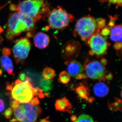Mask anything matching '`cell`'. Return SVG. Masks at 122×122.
Wrapping results in <instances>:
<instances>
[{
	"label": "cell",
	"instance_id": "cell-38",
	"mask_svg": "<svg viewBox=\"0 0 122 122\" xmlns=\"http://www.w3.org/2000/svg\"><path fill=\"white\" fill-rule=\"evenodd\" d=\"M6 95L9 96V98L10 99V100H13L12 97V95H11V93L10 92H8L6 93Z\"/></svg>",
	"mask_w": 122,
	"mask_h": 122
},
{
	"label": "cell",
	"instance_id": "cell-1",
	"mask_svg": "<svg viewBox=\"0 0 122 122\" xmlns=\"http://www.w3.org/2000/svg\"><path fill=\"white\" fill-rule=\"evenodd\" d=\"M36 22L32 18L20 12L10 14L7 24L6 38L11 41L14 37L26 31L28 32V36H31L32 32L35 30Z\"/></svg>",
	"mask_w": 122,
	"mask_h": 122
},
{
	"label": "cell",
	"instance_id": "cell-11",
	"mask_svg": "<svg viewBox=\"0 0 122 122\" xmlns=\"http://www.w3.org/2000/svg\"><path fill=\"white\" fill-rule=\"evenodd\" d=\"M35 46L39 49L46 48L49 44L50 39L47 34L42 32L37 33L34 37Z\"/></svg>",
	"mask_w": 122,
	"mask_h": 122
},
{
	"label": "cell",
	"instance_id": "cell-3",
	"mask_svg": "<svg viewBox=\"0 0 122 122\" xmlns=\"http://www.w3.org/2000/svg\"><path fill=\"white\" fill-rule=\"evenodd\" d=\"M31 82L27 76L24 81L18 79L15 81L11 93L13 99L20 103H25L29 102L34 96L37 95L39 92L33 87Z\"/></svg>",
	"mask_w": 122,
	"mask_h": 122
},
{
	"label": "cell",
	"instance_id": "cell-5",
	"mask_svg": "<svg viewBox=\"0 0 122 122\" xmlns=\"http://www.w3.org/2000/svg\"><path fill=\"white\" fill-rule=\"evenodd\" d=\"M47 17L49 27L59 30L65 28L74 19L73 15L60 6L50 11Z\"/></svg>",
	"mask_w": 122,
	"mask_h": 122
},
{
	"label": "cell",
	"instance_id": "cell-36",
	"mask_svg": "<svg viewBox=\"0 0 122 122\" xmlns=\"http://www.w3.org/2000/svg\"><path fill=\"white\" fill-rule=\"evenodd\" d=\"M100 62H101L100 63H101V64L103 66H104L106 65L107 63V61L105 58H103L101 59Z\"/></svg>",
	"mask_w": 122,
	"mask_h": 122
},
{
	"label": "cell",
	"instance_id": "cell-8",
	"mask_svg": "<svg viewBox=\"0 0 122 122\" xmlns=\"http://www.w3.org/2000/svg\"><path fill=\"white\" fill-rule=\"evenodd\" d=\"M31 49V44L27 37L17 39L14 46V56L17 63H22L28 56Z\"/></svg>",
	"mask_w": 122,
	"mask_h": 122
},
{
	"label": "cell",
	"instance_id": "cell-37",
	"mask_svg": "<svg viewBox=\"0 0 122 122\" xmlns=\"http://www.w3.org/2000/svg\"><path fill=\"white\" fill-rule=\"evenodd\" d=\"M71 119L72 122H75L77 121V118L76 115H73L71 117Z\"/></svg>",
	"mask_w": 122,
	"mask_h": 122
},
{
	"label": "cell",
	"instance_id": "cell-15",
	"mask_svg": "<svg viewBox=\"0 0 122 122\" xmlns=\"http://www.w3.org/2000/svg\"><path fill=\"white\" fill-rule=\"evenodd\" d=\"M110 38L113 41L122 42V25H115L110 30Z\"/></svg>",
	"mask_w": 122,
	"mask_h": 122
},
{
	"label": "cell",
	"instance_id": "cell-6",
	"mask_svg": "<svg viewBox=\"0 0 122 122\" xmlns=\"http://www.w3.org/2000/svg\"><path fill=\"white\" fill-rule=\"evenodd\" d=\"M39 106H34L29 102L22 103L14 110L15 118L20 122H36L42 113Z\"/></svg>",
	"mask_w": 122,
	"mask_h": 122
},
{
	"label": "cell",
	"instance_id": "cell-24",
	"mask_svg": "<svg viewBox=\"0 0 122 122\" xmlns=\"http://www.w3.org/2000/svg\"><path fill=\"white\" fill-rule=\"evenodd\" d=\"M118 16L117 15H116L115 16L113 17L112 16H109V17L110 18V21H109V24H108V26L111 29L115 26V21L117 19Z\"/></svg>",
	"mask_w": 122,
	"mask_h": 122
},
{
	"label": "cell",
	"instance_id": "cell-25",
	"mask_svg": "<svg viewBox=\"0 0 122 122\" xmlns=\"http://www.w3.org/2000/svg\"><path fill=\"white\" fill-rule=\"evenodd\" d=\"M101 35L104 36H107L110 34V29L108 26H105L100 32Z\"/></svg>",
	"mask_w": 122,
	"mask_h": 122
},
{
	"label": "cell",
	"instance_id": "cell-19",
	"mask_svg": "<svg viewBox=\"0 0 122 122\" xmlns=\"http://www.w3.org/2000/svg\"><path fill=\"white\" fill-rule=\"evenodd\" d=\"M40 87L42 91L48 92L52 89V82L51 81L42 79L40 82Z\"/></svg>",
	"mask_w": 122,
	"mask_h": 122
},
{
	"label": "cell",
	"instance_id": "cell-43",
	"mask_svg": "<svg viewBox=\"0 0 122 122\" xmlns=\"http://www.w3.org/2000/svg\"><path fill=\"white\" fill-rule=\"evenodd\" d=\"M44 95H46V97H50V96L49 95V94L48 93H46V92H45L44 94Z\"/></svg>",
	"mask_w": 122,
	"mask_h": 122
},
{
	"label": "cell",
	"instance_id": "cell-27",
	"mask_svg": "<svg viewBox=\"0 0 122 122\" xmlns=\"http://www.w3.org/2000/svg\"><path fill=\"white\" fill-rule=\"evenodd\" d=\"M10 105L14 110L19 107L20 106L18 102L16 100H13L11 101V102L10 103Z\"/></svg>",
	"mask_w": 122,
	"mask_h": 122
},
{
	"label": "cell",
	"instance_id": "cell-28",
	"mask_svg": "<svg viewBox=\"0 0 122 122\" xmlns=\"http://www.w3.org/2000/svg\"><path fill=\"white\" fill-rule=\"evenodd\" d=\"M113 76L112 74L107 71H106L104 76V78L107 81H110L113 79Z\"/></svg>",
	"mask_w": 122,
	"mask_h": 122
},
{
	"label": "cell",
	"instance_id": "cell-20",
	"mask_svg": "<svg viewBox=\"0 0 122 122\" xmlns=\"http://www.w3.org/2000/svg\"><path fill=\"white\" fill-rule=\"evenodd\" d=\"M59 81L63 84H67L71 80L70 76L66 71H62L59 75Z\"/></svg>",
	"mask_w": 122,
	"mask_h": 122
},
{
	"label": "cell",
	"instance_id": "cell-26",
	"mask_svg": "<svg viewBox=\"0 0 122 122\" xmlns=\"http://www.w3.org/2000/svg\"><path fill=\"white\" fill-rule=\"evenodd\" d=\"M109 4L115 5L117 7H122V0H108Z\"/></svg>",
	"mask_w": 122,
	"mask_h": 122
},
{
	"label": "cell",
	"instance_id": "cell-4",
	"mask_svg": "<svg viewBox=\"0 0 122 122\" xmlns=\"http://www.w3.org/2000/svg\"><path fill=\"white\" fill-rule=\"evenodd\" d=\"M100 32L98 29L96 20L89 15L77 21L74 31V36L79 35L86 43L90 38L96 33Z\"/></svg>",
	"mask_w": 122,
	"mask_h": 122
},
{
	"label": "cell",
	"instance_id": "cell-46",
	"mask_svg": "<svg viewBox=\"0 0 122 122\" xmlns=\"http://www.w3.org/2000/svg\"><path fill=\"white\" fill-rule=\"evenodd\" d=\"M46 122H50V121H46Z\"/></svg>",
	"mask_w": 122,
	"mask_h": 122
},
{
	"label": "cell",
	"instance_id": "cell-33",
	"mask_svg": "<svg viewBox=\"0 0 122 122\" xmlns=\"http://www.w3.org/2000/svg\"><path fill=\"white\" fill-rule=\"evenodd\" d=\"M87 76H86V74L82 73L81 74L78 75V76H77L76 77V78L78 80H81V79H85L87 78Z\"/></svg>",
	"mask_w": 122,
	"mask_h": 122
},
{
	"label": "cell",
	"instance_id": "cell-12",
	"mask_svg": "<svg viewBox=\"0 0 122 122\" xmlns=\"http://www.w3.org/2000/svg\"><path fill=\"white\" fill-rule=\"evenodd\" d=\"M55 107L57 111L72 113V106L69 100L66 97L57 99L55 103Z\"/></svg>",
	"mask_w": 122,
	"mask_h": 122
},
{
	"label": "cell",
	"instance_id": "cell-16",
	"mask_svg": "<svg viewBox=\"0 0 122 122\" xmlns=\"http://www.w3.org/2000/svg\"><path fill=\"white\" fill-rule=\"evenodd\" d=\"M74 90L79 97L85 99L87 102L89 98V90L86 86L83 84H79L75 88Z\"/></svg>",
	"mask_w": 122,
	"mask_h": 122
},
{
	"label": "cell",
	"instance_id": "cell-41",
	"mask_svg": "<svg viewBox=\"0 0 122 122\" xmlns=\"http://www.w3.org/2000/svg\"><path fill=\"white\" fill-rule=\"evenodd\" d=\"M18 122V121L16 118H13L10 121V122Z\"/></svg>",
	"mask_w": 122,
	"mask_h": 122
},
{
	"label": "cell",
	"instance_id": "cell-10",
	"mask_svg": "<svg viewBox=\"0 0 122 122\" xmlns=\"http://www.w3.org/2000/svg\"><path fill=\"white\" fill-rule=\"evenodd\" d=\"M67 66V71L70 75L76 77L78 75L83 73V66L80 62L76 61H67L66 62Z\"/></svg>",
	"mask_w": 122,
	"mask_h": 122
},
{
	"label": "cell",
	"instance_id": "cell-39",
	"mask_svg": "<svg viewBox=\"0 0 122 122\" xmlns=\"http://www.w3.org/2000/svg\"><path fill=\"white\" fill-rule=\"evenodd\" d=\"M38 95V97L40 98H43L45 97V95L42 93H39Z\"/></svg>",
	"mask_w": 122,
	"mask_h": 122
},
{
	"label": "cell",
	"instance_id": "cell-18",
	"mask_svg": "<svg viewBox=\"0 0 122 122\" xmlns=\"http://www.w3.org/2000/svg\"><path fill=\"white\" fill-rule=\"evenodd\" d=\"M55 72L53 69L46 67L44 69L42 73V77L46 80L51 81L54 77Z\"/></svg>",
	"mask_w": 122,
	"mask_h": 122
},
{
	"label": "cell",
	"instance_id": "cell-21",
	"mask_svg": "<svg viewBox=\"0 0 122 122\" xmlns=\"http://www.w3.org/2000/svg\"><path fill=\"white\" fill-rule=\"evenodd\" d=\"M97 27L99 32L101 30L105 28L106 25V20L102 18H98L96 19Z\"/></svg>",
	"mask_w": 122,
	"mask_h": 122
},
{
	"label": "cell",
	"instance_id": "cell-2",
	"mask_svg": "<svg viewBox=\"0 0 122 122\" xmlns=\"http://www.w3.org/2000/svg\"><path fill=\"white\" fill-rule=\"evenodd\" d=\"M50 6L47 0H25L18 4H11L10 9L28 16L37 22L42 18L47 16L50 11Z\"/></svg>",
	"mask_w": 122,
	"mask_h": 122
},
{
	"label": "cell",
	"instance_id": "cell-34",
	"mask_svg": "<svg viewBox=\"0 0 122 122\" xmlns=\"http://www.w3.org/2000/svg\"><path fill=\"white\" fill-rule=\"evenodd\" d=\"M5 108L3 100L0 99V112H2L4 110Z\"/></svg>",
	"mask_w": 122,
	"mask_h": 122
},
{
	"label": "cell",
	"instance_id": "cell-45",
	"mask_svg": "<svg viewBox=\"0 0 122 122\" xmlns=\"http://www.w3.org/2000/svg\"><path fill=\"white\" fill-rule=\"evenodd\" d=\"M1 74H2V71L0 70V76L1 75Z\"/></svg>",
	"mask_w": 122,
	"mask_h": 122
},
{
	"label": "cell",
	"instance_id": "cell-29",
	"mask_svg": "<svg viewBox=\"0 0 122 122\" xmlns=\"http://www.w3.org/2000/svg\"><path fill=\"white\" fill-rule=\"evenodd\" d=\"M30 103L34 106H37L39 105L40 102L37 97H35L34 98L32 99L30 101Z\"/></svg>",
	"mask_w": 122,
	"mask_h": 122
},
{
	"label": "cell",
	"instance_id": "cell-9",
	"mask_svg": "<svg viewBox=\"0 0 122 122\" xmlns=\"http://www.w3.org/2000/svg\"><path fill=\"white\" fill-rule=\"evenodd\" d=\"M84 67L87 77L92 79L105 81L104 76L106 71L103 66L98 61H86Z\"/></svg>",
	"mask_w": 122,
	"mask_h": 122
},
{
	"label": "cell",
	"instance_id": "cell-32",
	"mask_svg": "<svg viewBox=\"0 0 122 122\" xmlns=\"http://www.w3.org/2000/svg\"><path fill=\"white\" fill-rule=\"evenodd\" d=\"M6 90L12 91L14 86V83H10L8 82L6 83Z\"/></svg>",
	"mask_w": 122,
	"mask_h": 122
},
{
	"label": "cell",
	"instance_id": "cell-7",
	"mask_svg": "<svg viewBox=\"0 0 122 122\" xmlns=\"http://www.w3.org/2000/svg\"><path fill=\"white\" fill-rule=\"evenodd\" d=\"M86 44L91 49L90 54L92 55H95L98 56L105 54L108 46L110 45V43L107 42L99 33L92 35Z\"/></svg>",
	"mask_w": 122,
	"mask_h": 122
},
{
	"label": "cell",
	"instance_id": "cell-13",
	"mask_svg": "<svg viewBox=\"0 0 122 122\" xmlns=\"http://www.w3.org/2000/svg\"><path fill=\"white\" fill-rule=\"evenodd\" d=\"M93 91L96 96L99 97H103L109 93V89L104 82L100 81L94 85Z\"/></svg>",
	"mask_w": 122,
	"mask_h": 122
},
{
	"label": "cell",
	"instance_id": "cell-31",
	"mask_svg": "<svg viewBox=\"0 0 122 122\" xmlns=\"http://www.w3.org/2000/svg\"><path fill=\"white\" fill-rule=\"evenodd\" d=\"M2 55L9 56L11 54V50L7 48H4L2 49Z\"/></svg>",
	"mask_w": 122,
	"mask_h": 122
},
{
	"label": "cell",
	"instance_id": "cell-23",
	"mask_svg": "<svg viewBox=\"0 0 122 122\" xmlns=\"http://www.w3.org/2000/svg\"><path fill=\"white\" fill-rule=\"evenodd\" d=\"M14 109L11 107H9L5 111L4 115L5 117L7 119H9L11 117L13 114Z\"/></svg>",
	"mask_w": 122,
	"mask_h": 122
},
{
	"label": "cell",
	"instance_id": "cell-22",
	"mask_svg": "<svg viewBox=\"0 0 122 122\" xmlns=\"http://www.w3.org/2000/svg\"><path fill=\"white\" fill-rule=\"evenodd\" d=\"M75 122H94L92 118L90 116L83 114L80 116Z\"/></svg>",
	"mask_w": 122,
	"mask_h": 122
},
{
	"label": "cell",
	"instance_id": "cell-47",
	"mask_svg": "<svg viewBox=\"0 0 122 122\" xmlns=\"http://www.w3.org/2000/svg\"></svg>",
	"mask_w": 122,
	"mask_h": 122
},
{
	"label": "cell",
	"instance_id": "cell-14",
	"mask_svg": "<svg viewBox=\"0 0 122 122\" xmlns=\"http://www.w3.org/2000/svg\"><path fill=\"white\" fill-rule=\"evenodd\" d=\"M0 62L2 68L9 74H13L14 67L12 62L8 56L4 55L1 56Z\"/></svg>",
	"mask_w": 122,
	"mask_h": 122
},
{
	"label": "cell",
	"instance_id": "cell-40",
	"mask_svg": "<svg viewBox=\"0 0 122 122\" xmlns=\"http://www.w3.org/2000/svg\"><path fill=\"white\" fill-rule=\"evenodd\" d=\"M49 117H46V118H45L41 119V120H40V121L38 122H46L48 119H49Z\"/></svg>",
	"mask_w": 122,
	"mask_h": 122
},
{
	"label": "cell",
	"instance_id": "cell-42",
	"mask_svg": "<svg viewBox=\"0 0 122 122\" xmlns=\"http://www.w3.org/2000/svg\"><path fill=\"white\" fill-rule=\"evenodd\" d=\"M2 41H3V38L0 35V46L2 44Z\"/></svg>",
	"mask_w": 122,
	"mask_h": 122
},
{
	"label": "cell",
	"instance_id": "cell-30",
	"mask_svg": "<svg viewBox=\"0 0 122 122\" xmlns=\"http://www.w3.org/2000/svg\"><path fill=\"white\" fill-rule=\"evenodd\" d=\"M122 42H118L114 45V48L116 50H120L122 49Z\"/></svg>",
	"mask_w": 122,
	"mask_h": 122
},
{
	"label": "cell",
	"instance_id": "cell-35",
	"mask_svg": "<svg viewBox=\"0 0 122 122\" xmlns=\"http://www.w3.org/2000/svg\"><path fill=\"white\" fill-rule=\"evenodd\" d=\"M26 76H25V74L23 73H20V75H19V77L21 81H24L25 79V78Z\"/></svg>",
	"mask_w": 122,
	"mask_h": 122
},
{
	"label": "cell",
	"instance_id": "cell-44",
	"mask_svg": "<svg viewBox=\"0 0 122 122\" xmlns=\"http://www.w3.org/2000/svg\"><path fill=\"white\" fill-rule=\"evenodd\" d=\"M7 4L4 5H3V6H1V7H0V10H1L3 8H4L5 6H6V5H7Z\"/></svg>",
	"mask_w": 122,
	"mask_h": 122
},
{
	"label": "cell",
	"instance_id": "cell-17",
	"mask_svg": "<svg viewBox=\"0 0 122 122\" xmlns=\"http://www.w3.org/2000/svg\"><path fill=\"white\" fill-rule=\"evenodd\" d=\"M115 101L111 103H108V107L109 109L112 111H122V100L118 98H114Z\"/></svg>",
	"mask_w": 122,
	"mask_h": 122
}]
</instances>
